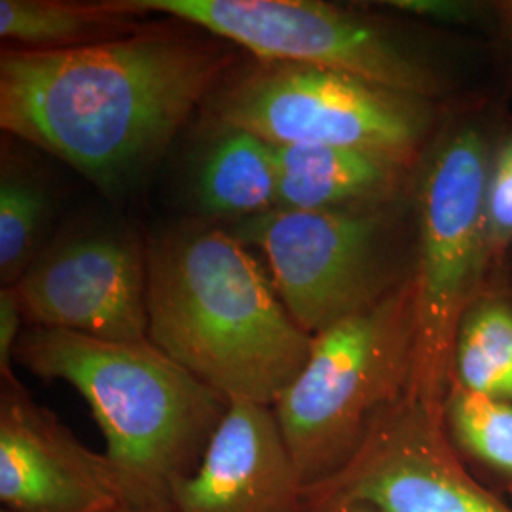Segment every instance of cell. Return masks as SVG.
<instances>
[{"mask_svg":"<svg viewBox=\"0 0 512 512\" xmlns=\"http://www.w3.org/2000/svg\"><path fill=\"white\" fill-rule=\"evenodd\" d=\"M247 249L209 224L152 239L148 340L228 401L274 406L306 365L313 336Z\"/></svg>","mask_w":512,"mask_h":512,"instance_id":"2","label":"cell"},{"mask_svg":"<svg viewBox=\"0 0 512 512\" xmlns=\"http://www.w3.org/2000/svg\"><path fill=\"white\" fill-rule=\"evenodd\" d=\"M196 171L194 194L205 215L245 220L277 207L274 145L245 129L220 126Z\"/></svg>","mask_w":512,"mask_h":512,"instance_id":"14","label":"cell"},{"mask_svg":"<svg viewBox=\"0 0 512 512\" xmlns=\"http://www.w3.org/2000/svg\"><path fill=\"white\" fill-rule=\"evenodd\" d=\"M173 512H311L310 488L274 406L228 401L194 473L169 490Z\"/></svg>","mask_w":512,"mask_h":512,"instance_id":"12","label":"cell"},{"mask_svg":"<svg viewBox=\"0 0 512 512\" xmlns=\"http://www.w3.org/2000/svg\"><path fill=\"white\" fill-rule=\"evenodd\" d=\"M452 384L512 404V302L486 289L459 325Z\"/></svg>","mask_w":512,"mask_h":512,"instance_id":"16","label":"cell"},{"mask_svg":"<svg viewBox=\"0 0 512 512\" xmlns=\"http://www.w3.org/2000/svg\"><path fill=\"white\" fill-rule=\"evenodd\" d=\"M124 499L105 454L88 450L16 378L2 380V512H109Z\"/></svg>","mask_w":512,"mask_h":512,"instance_id":"11","label":"cell"},{"mask_svg":"<svg viewBox=\"0 0 512 512\" xmlns=\"http://www.w3.org/2000/svg\"><path fill=\"white\" fill-rule=\"evenodd\" d=\"M16 359L61 380L90 404L126 501L169 505L171 486L196 471L228 399L148 342H107L31 327Z\"/></svg>","mask_w":512,"mask_h":512,"instance_id":"3","label":"cell"},{"mask_svg":"<svg viewBox=\"0 0 512 512\" xmlns=\"http://www.w3.org/2000/svg\"><path fill=\"white\" fill-rule=\"evenodd\" d=\"M211 99L220 126L274 147L355 148L418 167L435 139L431 99L323 67L256 61Z\"/></svg>","mask_w":512,"mask_h":512,"instance_id":"6","label":"cell"},{"mask_svg":"<svg viewBox=\"0 0 512 512\" xmlns=\"http://www.w3.org/2000/svg\"><path fill=\"white\" fill-rule=\"evenodd\" d=\"M109 512H173L169 505H148V503H133V501H122Z\"/></svg>","mask_w":512,"mask_h":512,"instance_id":"22","label":"cell"},{"mask_svg":"<svg viewBox=\"0 0 512 512\" xmlns=\"http://www.w3.org/2000/svg\"><path fill=\"white\" fill-rule=\"evenodd\" d=\"M488 287L512 247V128L495 143L486 184Z\"/></svg>","mask_w":512,"mask_h":512,"instance_id":"19","label":"cell"},{"mask_svg":"<svg viewBox=\"0 0 512 512\" xmlns=\"http://www.w3.org/2000/svg\"><path fill=\"white\" fill-rule=\"evenodd\" d=\"M52 200L37 175L2 156L0 169V281L16 287L40 256Z\"/></svg>","mask_w":512,"mask_h":512,"instance_id":"18","label":"cell"},{"mask_svg":"<svg viewBox=\"0 0 512 512\" xmlns=\"http://www.w3.org/2000/svg\"><path fill=\"white\" fill-rule=\"evenodd\" d=\"M313 512H376L365 505H346V507H330V509H321Z\"/></svg>","mask_w":512,"mask_h":512,"instance_id":"24","label":"cell"},{"mask_svg":"<svg viewBox=\"0 0 512 512\" xmlns=\"http://www.w3.org/2000/svg\"><path fill=\"white\" fill-rule=\"evenodd\" d=\"M444 423L461 461L492 488L512 494V404L450 384Z\"/></svg>","mask_w":512,"mask_h":512,"instance_id":"17","label":"cell"},{"mask_svg":"<svg viewBox=\"0 0 512 512\" xmlns=\"http://www.w3.org/2000/svg\"><path fill=\"white\" fill-rule=\"evenodd\" d=\"M497 12H499L501 21H503V25L507 29V35H509L512 42V0L511 2H499L497 4Z\"/></svg>","mask_w":512,"mask_h":512,"instance_id":"23","label":"cell"},{"mask_svg":"<svg viewBox=\"0 0 512 512\" xmlns=\"http://www.w3.org/2000/svg\"><path fill=\"white\" fill-rule=\"evenodd\" d=\"M397 205L349 211L275 207L239 220L232 236L262 251L294 323L315 336L380 302L414 272Z\"/></svg>","mask_w":512,"mask_h":512,"instance_id":"7","label":"cell"},{"mask_svg":"<svg viewBox=\"0 0 512 512\" xmlns=\"http://www.w3.org/2000/svg\"><path fill=\"white\" fill-rule=\"evenodd\" d=\"M416 285L410 275L374 306L311 338L310 357L274 404L306 486L338 475L389 406L412 389Z\"/></svg>","mask_w":512,"mask_h":512,"instance_id":"4","label":"cell"},{"mask_svg":"<svg viewBox=\"0 0 512 512\" xmlns=\"http://www.w3.org/2000/svg\"><path fill=\"white\" fill-rule=\"evenodd\" d=\"M16 291L33 327L148 342L147 249L128 234L92 230L57 241Z\"/></svg>","mask_w":512,"mask_h":512,"instance_id":"10","label":"cell"},{"mask_svg":"<svg viewBox=\"0 0 512 512\" xmlns=\"http://www.w3.org/2000/svg\"><path fill=\"white\" fill-rule=\"evenodd\" d=\"M495 141L480 116L442 128L416 167L412 393L444 406L463 315L488 287L486 184Z\"/></svg>","mask_w":512,"mask_h":512,"instance_id":"5","label":"cell"},{"mask_svg":"<svg viewBox=\"0 0 512 512\" xmlns=\"http://www.w3.org/2000/svg\"><path fill=\"white\" fill-rule=\"evenodd\" d=\"M382 4L414 18L446 25H471L480 18V6L463 0H389Z\"/></svg>","mask_w":512,"mask_h":512,"instance_id":"20","label":"cell"},{"mask_svg":"<svg viewBox=\"0 0 512 512\" xmlns=\"http://www.w3.org/2000/svg\"><path fill=\"white\" fill-rule=\"evenodd\" d=\"M137 14H164L238 44L258 61L351 74L393 92L435 99L433 63L384 21L317 0H118Z\"/></svg>","mask_w":512,"mask_h":512,"instance_id":"8","label":"cell"},{"mask_svg":"<svg viewBox=\"0 0 512 512\" xmlns=\"http://www.w3.org/2000/svg\"><path fill=\"white\" fill-rule=\"evenodd\" d=\"M141 16L118 0H0V37L18 50H71L135 35Z\"/></svg>","mask_w":512,"mask_h":512,"instance_id":"15","label":"cell"},{"mask_svg":"<svg viewBox=\"0 0 512 512\" xmlns=\"http://www.w3.org/2000/svg\"><path fill=\"white\" fill-rule=\"evenodd\" d=\"M236 61L220 38L145 25L93 46L0 55V126L105 194L145 175Z\"/></svg>","mask_w":512,"mask_h":512,"instance_id":"1","label":"cell"},{"mask_svg":"<svg viewBox=\"0 0 512 512\" xmlns=\"http://www.w3.org/2000/svg\"><path fill=\"white\" fill-rule=\"evenodd\" d=\"M277 207L349 211L395 205L416 167L384 154L340 147H274Z\"/></svg>","mask_w":512,"mask_h":512,"instance_id":"13","label":"cell"},{"mask_svg":"<svg viewBox=\"0 0 512 512\" xmlns=\"http://www.w3.org/2000/svg\"><path fill=\"white\" fill-rule=\"evenodd\" d=\"M346 505L376 512H512L459 458L444 406L412 391L376 420L338 475L310 490L311 512Z\"/></svg>","mask_w":512,"mask_h":512,"instance_id":"9","label":"cell"},{"mask_svg":"<svg viewBox=\"0 0 512 512\" xmlns=\"http://www.w3.org/2000/svg\"><path fill=\"white\" fill-rule=\"evenodd\" d=\"M25 313L16 287H2L0 291V376L2 380L16 378L12 361L21 340V325Z\"/></svg>","mask_w":512,"mask_h":512,"instance_id":"21","label":"cell"}]
</instances>
